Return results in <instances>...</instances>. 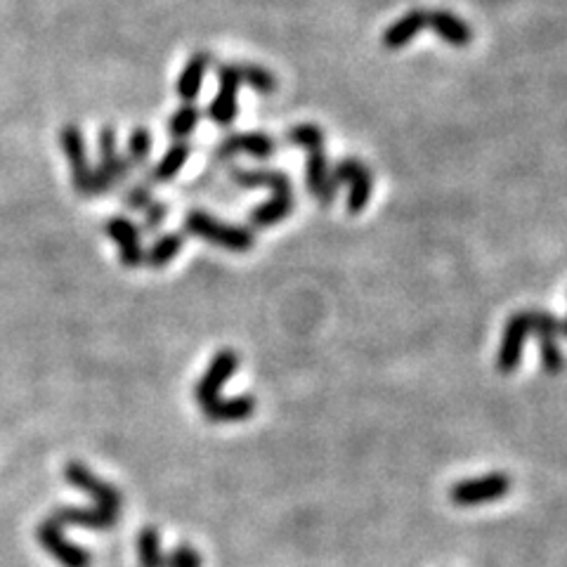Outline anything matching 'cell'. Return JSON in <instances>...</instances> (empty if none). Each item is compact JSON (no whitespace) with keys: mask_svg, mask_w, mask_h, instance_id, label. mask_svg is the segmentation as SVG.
Masks as SVG:
<instances>
[{"mask_svg":"<svg viewBox=\"0 0 567 567\" xmlns=\"http://www.w3.org/2000/svg\"><path fill=\"white\" fill-rule=\"evenodd\" d=\"M60 142L67 156L69 168H71V180H74L76 192L81 197H102V194L112 192V185L104 180V175L97 168L90 166L88 161V149H86V138H83V130L76 123H67L60 130Z\"/></svg>","mask_w":567,"mask_h":567,"instance_id":"obj_1","label":"cell"},{"mask_svg":"<svg viewBox=\"0 0 567 567\" xmlns=\"http://www.w3.org/2000/svg\"><path fill=\"white\" fill-rule=\"evenodd\" d=\"M185 232L192 234V237L211 241L218 249L234 253L251 251L253 244H256V234H253L251 227L223 223V220L201 211V208H192V211L185 215Z\"/></svg>","mask_w":567,"mask_h":567,"instance_id":"obj_2","label":"cell"},{"mask_svg":"<svg viewBox=\"0 0 567 567\" xmlns=\"http://www.w3.org/2000/svg\"><path fill=\"white\" fill-rule=\"evenodd\" d=\"M513 480L506 473H490L482 478H468L449 487V501L456 506H478L499 501L511 492Z\"/></svg>","mask_w":567,"mask_h":567,"instance_id":"obj_3","label":"cell"},{"mask_svg":"<svg viewBox=\"0 0 567 567\" xmlns=\"http://www.w3.org/2000/svg\"><path fill=\"white\" fill-rule=\"evenodd\" d=\"M527 322H530V334L539 338V350H542V367L549 374H558L565 367L563 350L558 345L560 319L553 312L546 310H525Z\"/></svg>","mask_w":567,"mask_h":567,"instance_id":"obj_4","label":"cell"},{"mask_svg":"<svg viewBox=\"0 0 567 567\" xmlns=\"http://www.w3.org/2000/svg\"><path fill=\"white\" fill-rule=\"evenodd\" d=\"M64 480H67L71 487H76V490L86 492L88 497L95 501V506H102V508H109V511L121 513L123 497H121L119 487L109 485V482L97 478V475L90 471L86 464H81V461H69V464L64 466Z\"/></svg>","mask_w":567,"mask_h":567,"instance_id":"obj_5","label":"cell"},{"mask_svg":"<svg viewBox=\"0 0 567 567\" xmlns=\"http://www.w3.org/2000/svg\"><path fill=\"white\" fill-rule=\"evenodd\" d=\"M36 539L62 567H90V563H93L86 549H81V546L64 537L62 527L55 520H43L36 527Z\"/></svg>","mask_w":567,"mask_h":567,"instance_id":"obj_6","label":"cell"},{"mask_svg":"<svg viewBox=\"0 0 567 567\" xmlns=\"http://www.w3.org/2000/svg\"><path fill=\"white\" fill-rule=\"evenodd\" d=\"M331 175H334L336 185L348 182V211L353 215H360L364 208H367L371 189H374V178H371L369 168L357 159H341L336 166H331Z\"/></svg>","mask_w":567,"mask_h":567,"instance_id":"obj_7","label":"cell"},{"mask_svg":"<svg viewBox=\"0 0 567 567\" xmlns=\"http://www.w3.org/2000/svg\"><path fill=\"white\" fill-rule=\"evenodd\" d=\"M218 95L208 104V119L218 126H232L239 112V86L241 76L237 64H220L218 67Z\"/></svg>","mask_w":567,"mask_h":567,"instance_id":"obj_8","label":"cell"},{"mask_svg":"<svg viewBox=\"0 0 567 567\" xmlns=\"http://www.w3.org/2000/svg\"><path fill=\"white\" fill-rule=\"evenodd\" d=\"M239 369V355L234 353V350L225 348L220 350V353H215V357L208 364L204 374H201L197 388H194V397H197V402L201 404V409L206 407V404H211L215 397H220V390L230 378L237 374Z\"/></svg>","mask_w":567,"mask_h":567,"instance_id":"obj_9","label":"cell"},{"mask_svg":"<svg viewBox=\"0 0 567 567\" xmlns=\"http://www.w3.org/2000/svg\"><path fill=\"white\" fill-rule=\"evenodd\" d=\"M277 152V142L272 135L263 133V130H249V133H232L227 138L220 140V145L215 147V159L218 161H230L234 156H253V159H270Z\"/></svg>","mask_w":567,"mask_h":567,"instance_id":"obj_10","label":"cell"},{"mask_svg":"<svg viewBox=\"0 0 567 567\" xmlns=\"http://www.w3.org/2000/svg\"><path fill=\"white\" fill-rule=\"evenodd\" d=\"M104 232L107 237L119 244V258L121 263L135 270L145 263V249H142V230L126 215H114L104 223Z\"/></svg>","mask_w":567,"mask_h":567,"instance_id":"obj_11","label":"cell"},{"mask_svg":"<svg viewBox=\"0 0 567 567\" xmlns=\"http://www.w3.org/2000/svg\"><path fill=\"white\" fill-rule=\"evenodd\" d=\"M527 336H530V322H527L525 310H520L516 315L508 317L504 336H501L499 355H497V369L501 374H511V371H516L520 367Z\"/></svg>","mask_w":567,"mask_h":567,"instance_id":"obj_12","label":"cell"},{"mask_svg":"<svg viewBox=\"0 0 567 567\" xmlns=\"http://www.w3.org/2000/svg\"><path fill=\"white\" fill-rule=\"evenodd\" d=\"M50 520H55L57 525H78L86 527V530H97L107 532L119 523V513L109 511L102 506H60L52 511Z\"/></svg>","mask_w":567,"mask_h":567,"instance_id":"obj_13","label":"cell"},{"mask_svg":"<svg viewBox=\"0 0 567 567\" xmlns=\"http://www.w3.org/2000/svg\"><path fill=\"white\" fill-rule=\"evenodd\" d=\"M305 182H308L310 194L315 197L322 206H329L336 199L338 185L331 175V166L327 159L324 147L310 149L308 161H305Z\"/></svg>","mask_w":567,"mask_h":567,"instance_id":"obj_14","label":"cell"},{"mask_svg":"<svg viewBox=\"0 0 567 567\" xmlns=\"http://www.w3.org/2000/svg\"><path fill=\"white\" fill-rule=\"evenodd\" d=\"M97 145H100V166H97V171L104 175V180L112 185V189L119 187L121 182L128 178L133 168L128 166L126 156L119 154V145H116V130L112 126H104L100 130V140H97Z\"/></svg>","mask_w":567,"mask_h":567,"instance_id":"obj_15","label":"cell"},{"mask_svg":"<svg viewBox=\"0 0 567 567\" xmlns=\"http://www.w3.org/2000/svg\"><path fill=\"white\" fill-rule=\"evenodd\" d=\"M230 178L234 185L246 189L265 187L272 194H293V182L284 171H275V168H232Z\"/></svg>","mask_w":567,"mask_h":567,"instance_id":"obj_16","label":"cell"},{"mask_svg":"<svg viewBox=\"0 0 567 567\" xmlns=\"http://www.w3.org/2000/svg\"><path fill=\"white\" fill-rule=\"evenodd\" d=\"M256 407L258 402L251 393L237 397H215L211 404L204 407V416L211 423H237L251 419Z\"/></svg>","mask_w":567,"mask_h":567,"instance_id":"obj_17","label":"cell"},{"mask_svg":"<svg viewBox=\"0 0 567 567\" xmlns=\"http://www.w3.org/2000/svg\"><path fill=\"white\" fill-rule=\"evenodd\" d=\"M428 26L442 43L452 45V48H468V45L473 43L471 26L449 10L428 12Z\"/></svg>","mask_w":567,"mask_h":567,"instance_id":"obj_18","label":"cell"},{"mask_svg":"<svg viewBox=\"0 0 567 567\" xmlns=\"http://www.w3.org/2000/svg\"><path fill=\"white\" fill-rule=\"evenodd\" d=\"M426 26H428L426 10H409L407 15L388 26L386 34H383V48H388V50L407 48V45L412 43L414 38L419 36L423 29H426Z\"/></svg>","mask_w":567,"mask_h":567,"instance_id":"obj_19","label":"cell"},{"mask_svg":"<svg viewBox=\"0 0 567 567\" xmlns=\"http://www.w3.org/2000/svg\"><path fill=\"white\" fill-rule=\"evenodd\" d=\"M211 52H194L192 57H189L185 67H182L180 76H178V95L180 100L189 104L194 102L201 93V86H204V76L208 67H211Z\"/></svg>","mask_w":567,"mask_h":567,"instance_id":"obj_20","label":"cell"},{"mask_svg":"<svg viewBox=\"0 0 567 567\" xmlns=\"http://www.w3.org/2000/svg\"><path fill=\"white\" fill-rule=\"evenodd\" d=\"M192 156V145L185 140H175L171 147L166 149V154L161 156L159 164L147 173L149 185H159V182H171L178 175Z\"/></svg>","mask_w":567,"mask_h":567,"instance_id":"obj_21","label":"cell"},{"mask_svg":"<svg viewBox=\"0 0 567 567\" xmlns=\"http://www.w3.org/2000/svg\"><path fill=\"white\" fill-rule=\"evenodd\" d=\"M293 206H296L293 194H272V199L258 204L249 213V225L256 227V230H265V227L282 223V220H286L293 213Z\"/></svg>","mask_w":567,"mask_h":567,"instance_id":"obj_22","label":"cell"},{"mask_svg":"<svg viewBox=\"0 0 567 567\" xmlns=\"http://www.w3.org/2000/svg\"><path fill=\"white\" fill-rule=\"evenodd\" d=\"M182 246H185V237H182L180 232L161 234V237L145 251V265L152 267V270H161V267H166L175 256H178Z\"/></svg>","mask_w":567,"mask_h":567,"instance_id":"obj_23","label":"cell"},{"mask_svg":"<svg viewBox=\"0 0 567 567\" xmlns=\"http://www.w3.org/2000/svg\"><path fill=\"white\" fill-rule=\"evenodd\" d=\"M140 567H166V556L161 551V534L154 525L142 527L138 534Z\"/></svg>","mask_w":567,"mask_h":567,"instance_id":"obj_24","label":"cell"},{"mask_svg":"<svg viewBox=\"0 0 567 567\" xmlns=\"http://www.w3.org/2000/svg\"><path fill=\"white\" fill-rule=\"evenodd\" d=\"M201 121V109L197 107L194 102L189 104H182V107L175 112L171 119H168V135H171L173 140H185L189 135L194 133Z\"/></svg>","mask_w":567,"mask_h":567,"instance_id":"obj_25","label":"cell"},{"mask_svg":"<svg viewBox=\"0 0 567 567\" xmlns=\"http://www.w3.org/2000/svg\"><path fill=\"white\" fill-rule=\"evenodd\" d=\"M241 83L251 86L260 95H272L277 90V76L270 69L258 67V64H237Z\"/></svg>","mask_w":567,"mask_h":567,"instance_id":"obj_26","label":"cell"},{"mask_svg":"<svg viewBox=\"0 0 567 567\" xmlns=\"http://www.w3.org/2000/svg\"><path fill=\"white\" fill-rule=\"evenodd\" d=\"M152 133H149L147 128H133L128 135V149H126V161L130 168H138V166H145L149 154H152Z\"/></svg>","mask_w":567,"mask_h":567,"instance_id":"obj_27","label":"cell"},{"mask_svg":"<svg viewBox=\"0 0 567 567\" xmlns=\"http://www.w3.org/2000/svg\"><path fill=\"white\" fill-rule=\"evenodd\" d=\"M286 140H289L291 145L310 152V149L324 147V130L315 126V123H298V126H293L289 133H286Z\"/></svg>","mask_w":567,"mask_h":567,"instance_id":"obj_28","label":"cell"},{"mask_svg":"<svg viewBox=\"0 0 567 567\" xmlns=\"http://www.w3.org/2000/svg\"><path fill=\"white\" fill-rule=\"evenodd\" d=\"M154 201V194H152V185L149 182H138V185H133L126 192V197H123V204L130 211H145V208L152 204Z\"/></svg>","mask_w":567,"mask_h":567,"instance_id":"obj_29","label":"cell"},{"mask_svg":"<svg viewBox=\"0 0 567 567\" xmlns=\"http://www.w3.org/2000/svg\"><path fill=\"white\" fill-rule=\"evenodd\" d=\"M166 567H201V556L194 546L180 544L178 549L166 556Z\"/></svg>","mask_w":567,"mask_h":567,"instance_id":"obj_30","label":"cell"},{"mask_svg":"<svg viewBox=\"0 0 567 567\" xmlns=\"http://www.w3.org/2000/svg\"><path fill=\"white\" fill-rule=\"evenodd\" d=\"M142 213H145V223H142V232L154 234L161 225H164V220H166V215H168V206L164 204V201H152V204H149Z\"/></svg>","mask_w":567,"mask_h":567,"instance_id":"obj_31","label":"cell"},{"mask_svg":"<svg viewBox=\"0 0 567 567\" xmlns=\"http://www.w3.org/2000/svg\"><path fill=\"white\" fill-rule=\"evenodd\" d=\"M560 334L567 336V319H565V322H560Z\"/></svg>","mask_w":567,"mask_h":567,"instance_id":"obj_32","label":"cell"}]
</instances>
